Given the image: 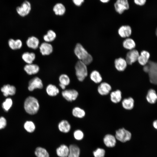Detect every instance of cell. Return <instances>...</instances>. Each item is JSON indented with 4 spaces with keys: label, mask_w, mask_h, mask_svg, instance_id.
Instances as JSON below:
<instances>
[{
    "label": "cell",
    "mask_w": 157,
    "mask_h": 157,
    "mask_svg": "<svg viewBox=\"0 0 157 157\" xmlns=\"http://www.w3.org/2000/svg\"><path fill=\"white\" fill-rule=\"evenodd\" d=\"M135 101L131 97L124 99L122 102L123 108L126 110L132 109L134 106Z\"/></svg>",
    "instance_id": "ffe728a7"
},
{
    "label": "cell",
    "mask_w": 157,
    "mask_h": 157,
    "mask_svg": "<svg viewBox=\"0 0 157 157\" xmlns=\"http://www.w3.org/2000/svg\"><path fill=\"white\" fill-rule=\"evenodd\" d=\"M118 33L119 36L122 38L129 37L132 33L131 28L129 25L122 26L118 29Z\"/></svg>",
    "instance_id": "4fadbf2b"
},
{
    "label": "cell",
    "mask_w": 157,
    "mask_h": 157,
    "mask_svg": "<svg viewBox=\"0 0 157 157\" xmlns=\"http://www.w3.org/2000/svg\"><path fill=\"white\" fill-rule=\"evenodd\" d=\"M58 128L61 132L66 133L69 132L70 130L71 125L67 120L63 119L59 122Z\"/></svg>",
    "instance_id": "9a60e30c"
},
{
    "label": "cell",
    "mask_w": 157,
    "mask_h": 157,
    "mask_svg": "<svg viewBox=\"0 0 157 157\" xmlns=\"http://www.w3.org/2000/svg\"><path fill=\"white\" fill-rule=\"evenodd\" d=\"M148 65V74L150 83L154 84L157 83V63L154 61H149L147 63Z\"/></svg>",
    "instance_id": "277c9868"
},
{
    "label": "cell",
    "mask_w": 157,
    "mask_h": 157,
    "mask_svg": "<svg viewBox=\"0 0 157 157\" xmlns=\"http://www.w3.org/2000/svg\"><path fill=\"white\" fill-rule=\"evenodd\" d=\"M93 153L94 157H104L105 151L104 149L99 148L94 151Z\"/></svg>",
    "instance_id": "74e56055"
},
{
    "label": "cell",
    "mask_w": 157,
    "mask_h": 157,
    "mask_svg": "<svg viewBox=\"0 0 157 157\" xmlns=\"http://www.w3.org/2000/svg\"><path fill=\"white\" fill-rule=\"evenodd\" d=\"M1 91L4 96L7 97L9 95H14L16 92V88L15 86L8 84L3 86L1 89Z\"/></svg>",
    "instance_id": "603a6c76"
},
{
    "label": "cell",
    "mask_w": 157,
    "mask_h": 157,
    "mask_svg": "<svg viewBox=\"0 0 157 157\" xmlns=\"http://www.w3.org/2000/svg\"><path fill=\"white\" fill-rule=\"evenodd\" d=\"M147 101L149 104H155L157 100V94L156 91L154 89H149L147 93L146 97Z\"/></svg>",
    "instance_id": "44dd1931"
},
{
    "label": "cell",
    "mask_w": 157,
    "mask_h": 157,
    "mask_svg": "<svg viewBox=\"0 0 157 157\" xmlns=\"http://www.w3.org/2000/svg\"><path fill=\"white\" fill-rule=\"evenodd\" d=\"M131 134L129 131L124 128H120L116 131L115 138L122 142H125L130 140Z\"/></svg>",
    "instance_id": "5b68a950"
},
{
    "label": "cell",
    "mask_w": 157,
    "mask_h": 157,
    "mask_svg": "<svg viewBox=\"0 0 157 157\" xmlns=\"http://www.w3.org/2000/svg\"><path fill=\"white\" fill-rule=\"evenodd\" d=\"M116 11L119 14H122L125 10L129 8L128 0H117L114 4Z\"/></svg>",
    "instance_id": "9c48e42d"
},
{
    "label": "cell",
    "mask_w": 157,
    "mask_h": 157,
    "mask_svg": "<svg viewBox=\"0 0 157 157\" xmlns=\"http://www.w3.org/2000/svg\"><path fill=\"white\" fill-rule=\"evenodd\" d=\"M8 44L10 47L13 50L19 49L22 45V42L20 39L15 40L13 39H10L8 40Z\"/></svg>",
    "instance_id": "f546056e"
},
{
    "label": "cell",
    "mask_w": 157,
    "mask_h": 157,
    "mask_svg": "<svg viewBox=\"0 0 157 157\" xmlns=\"http://www.w3.org/2000/svg\"><path fill=\"white\" fill-rule=\"evenodd\" d=\"M69 152L67 157H79L80 149L77 145H70L69 147Z\"/></svg>",
    "instance_id": "4316f807"
},
{
    "label": "cell",
    "mask_w": 157,
    "mask_h": 157,
    "mask_svg": "<svg viewBox=\"0 0 157 157\" xmlns=\"http://www.w3.org/2000/svg\"><path fill=\"white\" fill-rule=\"evenodd\" d=\"M39 49L40 53L43 56L50 54L53 51V47L52 45L46 42L42 43L41 44Z\"/></svg>",
    "instance_id": "7c38bea8"
},
{
    "label": "cell",
    "mask_w": 157,
    "mask_h": 157,
    "mask_svg": "<svg viewBox=\"0 0 157 157\" xmlns=\"http://www.w3.org/2000/svg\"><path fill=\"white\" fill-rule=\"evenodd\" d=\"M24 69L27 74L31 75L37 74L39 71L40 68L38 65L31 63L26 65Z\"/></svg>",
    "instance_id": "d6986e66"
},
{
    "label": "cell",
    "mask_w": 157,
    "mask_h": 157,
    "mask_svg": "<svg viewBox=\"0 0 157 157\" xmlns=\"http://www.w3.org/2000/svg\"><path fill=\"white\" fill-rule=\"evenodd\" d=\"M35 154L37 157H49V154L47 150L40 147H38L36 149Z\"/></svg>",
    "instance_id": "d6a6232c"
},
{
    "label": "cell",
    "mask_w": 157,
    "mask_h": 157,
    "mask_svg": "<svg viewBox=\"0 0 157 157\" xmlns=\"http://www.w3.org/2000/svg\"><path fill=\"white\" fill-rule=\"evenodd\" d=\"M31 8L30 3L27 1L23 2L20 6L17 7L16 10L17 13L21 16L24 17L28 15Z\"/></svg>",
    "instance_id": "52a82bcc"
},
{
    "label": "cell",
    "mask_w": 157,
    "mask_h": 157,
    "mask_svg": "<svg viewBox=\"0 0 157 157\" xmlns=\"http://www.w3.org/2000/svg\"><path fill=\"white\" fill-rule=\"evenodd\" d=\"M59 85L60 88L63 90L66 89V86L63 84L59 83Z\"/></svg>",
    "instance_id": "7bdbcfd3"
},
{
    "label": "cell",
    "mask_w": 157,
    "mask_h": 157,
    "mask_svg": "<svg viewBox=\"0 0 157 157\" xmlns=\"http://www.w3.org/2000/svg\"><path fill=\"white\" fill-rule=\"evenodd\" d=\"M13 104L12 100L10 98L6 99L2 103V107L6 111H8L11 107Z\"/></svg>",
    "instance_id": "8d00e7d4"
},
{
    "label": "cell",
    "mask_w": 157,
    "mask_h": 157,
    "mask_svg": "<svg viewBox=\"0 0 157 157\" xmlns=\"http://www.w3.org/2000/svg\"><path fill=\"white\" fill-rule=\"evenodd\" d=\"M22 58L28 64L32 63L35 58V55L33 52H25L22 54Z\"/></svg>",
    "instance_id": "f1b7e54d"
},
{
    "label": "cell",
    "mask_w": 157,
    "mask_h": 157,
    "mask_svg": "<svg viewBox=\"0 0 157 157\" xmlns=\"http://www.w3.org/2000/svg\"><path fill=\"white\" fill-rule=\"evenodd\" d=\"M123 45L124 48L130 50L135 48L136 44L133 39L128 38L124 41L123 42Z\"/></svg>",
    "instance_id": "1f68e13d"
},
{
    "label": "cell",
    "mask_w": 157,
    "mask_h": 157,
    "mask_svg": "<svg viewBox=\"0 0 157 157\" xmlns=\"http://www.w3.org/2000/svg\"><path fill=\"white\" fill-rule=\"evenodd\" d=\"M25 129L29 133H32L35 129V125L33 122L31 121H26L24 125Z\"/></svg>",
    "instance_id": "d590c367"
},
{
    "label": "cell",
    "mask_w": 157,
    "mask_h": 157,
    "mask_svg": "<svg viewBox=\"0 0 157 157\" xmlns=\"http://www.w3.org/2000/svg\"><path fill=\"white\" fill-rule=\"evenodd\" d=\"M73 135L74 138L78 140H82L84 137L83 132L80 129L75 130L74 132Z\"/></svg>",
    "instance_id": "f35d334b"
},
{
    "label": "cell",
    "mask_w": 157,
    "mask_h": 157,
    "mask_svg": "<svg viewBox=\"0 0 157 157\" xmlns=\"http://www.w3.org/2000/svg\"><path fill=\"white\" fill-rule=\"evenodd\" d=\"M135 3L139 6H143L145 4L146 0H134Z\"/></svg>",
    "instance_id": "60d3db41"
},
{
    "label": "cell",
    "mask_w": 157,
    "mask_h": 157,
    "mask_svg": "<svg viewBox=\"0 0 157 157\" xmlns=\"http://www.w3.org/2000/svg\"><path fill=\"white\" fill-rule=\"evenodd\" d=\"M24 108L26 112L29 114L33 115L38 112L40 104L38 99L34 97L29 96L25 100L24 103Z\"/></svg>",
    "instance_id": "7a4b0ae2"
},
{
    "label": "cell",
    "mask_w": 157,
    "mask_h": 157,
    "mask_svg": "<svg viewBox=\"0 0 157 157\" xmlns=\"http://www.w3.org/2000/svg\"><path fill=\"white\" fill-rule=\"evenodd\" d=\"M69 152V148L67 145L62 144L56 149V153L59 157H67Z\"/></svg>",
    "instance_id": "484cf974"
},
{
    "label": "cell",
    "mask_w": 157,
    "mask_h": 157,
    "mask_svg": "<svg viewBox=\"0 0 157 157\" xmlns=\"http://www.w3.org/2000/svg\"><path fill=\"white\" fill-rule=\"evenodd\" d=\"M153 126L156 129H157V120L154 121L153 122Z\"/></svg>",
    "instance_id": "ee69618b"
},
{
    "label": "cell",
    "mask_w": 157,
    "mask_h": 157,
    "mask_svg": "<svg viewBox=\"0 0 157 157\" xmlns=\"http://www.w3.org/2000/svg\"><path fill=\"white\" fill-rule=\"evenodd\" d=\"M103 141L105 145L108 147H114L116 143L115 137L110 134H106L104 136Z\"/></svg>",
    "instance_id": "ac0fdd59"
},
{
    "label": "cell",
    "mask_w": 157,
    "mask_h": 157,
    "mask_svg": "<svg viewBox=\"0 0 157 157\" xmlns=\"http://www.w3.org/2000/svg\"><path fill=\"white\" fill-rule=\"evenodd\" d=\"M150 57V53L147 51H142L139 54L138 61L142 65L144 66L148 63Z\"/></svg>",
    "instance_id": "e0dca14e"
},
{
    "label": "cell",
    "mask_w": 157,
    "mask_h": 157,
    "mask_svg": "<svg viewBox=\"0 0 157 157\" xmlns=\"http://www.w3.org/2000/svg\"><path fill=\"white\" fill-rule=\"evenodd\" d=\"M75 68L77 79L80 82H83L88 75L87 65L79 60L76 63Z\"/></svg>",
    "instance_id": "3957f363"
},
{
    "label": "cell",
    "mask_w": 157,
    "mask_h": 157,
    "mask_svg": "<svg viewBox=\"0 0 157 157\" xmlns=\"http://www.w3.org/2000/svg\"><path fill=\"white\" fill-rule=\"evenodd\" d=\"M74 4L77 6H81L84 2V0H72Z\"/></svg>",
    "instance_id": "b9f144b4"
},
{
    "label": "cell",
    "mask_w": 157,
    "mask_h": 157,
    "mask_svg": "<svg viewBox=\"0 0 157 157\" xmlns=\"http://www.w3.org/2000/svg\"><path fill=\"white\" fill-rule=\"evenodd\" d=\"M101 2L104 3H107L110 0H100Z\"/></svg>",
    "instance_id": "f6af8a7d"
},
{
    "label": "cell",
    "mask_w": 157,
    "mask_h": 157,
    "mask_svg": "<svg viewBox=\"0 0 157 157\" xmlns=\"http://www.w3.org/2000/svg\"><path fill=\"white\" fill-rule=\"evenodd\" d=\"M100 83L97 89L99 94L102 96H106L112 90L111 85L106 82H101Z\"/></svg>",
    "instance_id": "8fae6325"
},
{
    "label": "cell",
    "mask_w": 157,
    "mask_h": 157,
    "mask_svg": "<svg viewBox=\"0 0 157 157\" xmlns=\"http://www.w3.org/2000/svg\"><path fill=\"white\" fill-rule=\"evenodd\" d=\"M116 69L119 72L124 71L126 69L127 64L125 59L122 58L116 59L114 62Z\"/></svg>",
    "instance_id": "5bb4252c"
},
{
    "label": "cell",
    "mask_w": 157,
    "mask_h": 157,
    "mask_svg": "<svg viewBox=\"0 0 157 157\" xmlns=\"http://www.w3.org/2000/svg\"><path fill=\"white\" fill-rule=\"evenodd\" d=\"M43 84L41 79L39 77H35L31 79L29 82L28 90L31 91L36 89H42Z\"/></svg>",
    "instance_id": "ba28073f"
},
{
    "label": "cell",
    "mask_w": 157,
    "mask_h": 157,
    "mask_svg": "<svg viewBox=\"0 0 157 157\" xmlns=\"http://www.w3.org/2000/svg\"><path fill=\"white\" fill-rule=\"evenodd\" d=\"M6 120L3 117H0V129H4L6 126Z\"/></svg>",
    "instance_id": "ab89813d"
},
{
    "label": "cell",
    "mask_w": 157,
    "mask_h": 157,
    "mask_svg": "<svg viewBox=\"0 0 157 157\" xmlns=\"http://www.w3.org/2000/svg\"><path fill=\"white\" fill-rule=\"evenodd\" d=\"M74 53L79 60L87 65H89L92 61V56L80 43H77L74 49Z\"/></svg>",
    "instance_id": "6da1fadb"
},
{
    "label": "cell",
    "mask_w": 157,
    "mask_h": 157,
    "mask_svg": "<svg viewBox=\"0 0 157 157\" xmlns=\"http://www.w3.org/2000/svg\"><path fill=\"white\" fill-rule=\"evenodd\" d=\"M46 91L48 96L51 97H54L59 94L60 90L55 85L49 84L47 86Z\"/></svg>",
    "instance_id": "2e32d148"
},
{
    "label": "cell",
    "mask_w": 157,
    "mask_h": 157,
    "mask_svg": "<svg viewBox=\"0 0 157 157\" xmlns=\"http://www.w3.org/2000/svg\"><path fill=\"white\" fill-rule=\"evenodd\" d=\"M59 83L63 84L66 86L69 85L70 79L69 76L66 74H61L58 78Z\"/></svg>",
    "instance_id": "e575fe53"
},
{
    "label": "cell",
    "mask_w": 157,
    "mask_h": 157,
    "mask_svg": "<svg viewBox=\"0 0 157 157\" xmlns=\"http://www.w3.org/2000/svg\"><path fill=\"white\" fill-rule=\"evenodd\" d=\"M26 44L29 48L35 49L39 46V41L36 37L32 36L28 38L26 41Z\"/></svg>",
    "instance_id": "cb8c5ba5"
},
{
    "label": "cell",
    "mask_w": 157,
    "mask_h": 157,
    "mask_svg": "<svg viewBox=\"0 0 157 157\" xmlns=\"http://www.w3.org/2000/svg\"><path fill=\"white\" fill-rule=\"evenodd\" d=\"M56 37V34L52 30H49L43 36L44 40L46 42H49L53 41Z\"/></svg>",
    "instance_id": "836d02e7"
},
{
    "label": "cell",
    "mask_w": 157,
    "mask_h": 157,
    "mask_svg": "<svg viewBox=\"0 0 157 157\" xmlns=\"http://www.w3.org/2000/svg\"><path fill=\"white\" fill-rule=\"evenodd\" d=\"M139 53L136 49H133L130 50L127 53L126 60L127 64L131 65L138 60Z\"/></svg>",
    "instance_id": "30bf717a"
},
{
    "label": "cell",
    "mask_w": 157,
    "mask_h": 157,
    "mask_svg": "<svg viewBox=\"0 0 157 157\" xmlns=\"http://www.w3.org/2000/svg\"><path fill=\"white\" fill-rule=\"evenodd\" d=\"M61 95L67 101L72 102L76 100L79 95L78 92L74 89H66L62 91Z\"/></svg>",
    "instance_id": "8992f818"
},
{
    "label": "cell",
    "mask_w": 157,
    "mask_h": 157,
    "mask_svg": "<svg viewBox=\"0 0 157 157\" xmlns=\"http://www.w3.org/2000/svg\"><path fill=\"white\" fill-rule=\"evenodd\" d=\"M72 113L74 117L79 119L83 118L86 115L85 111L83 109L78 106L73 108Z\"/></svg>",
    "instance_id": "d4e9b609"
},
{
    "label": "cell",
    "mask_w": 157,
    "mask_h": 157,
    "mask_svg": "<svg viewBox=\"0 0 157 157\" xmlns=\"http://www.w3.org/2000/svg\"><path fill=\"white\" fill-rule=\"evenodd\" d=\"M53 10L56 15H62L65 13L66 9L64 6L61 3H57L54 6Z\"/></svg>",
    "instance_id": "4dcf8cb0"
},
{
    "label": "cell",
    "mask_w": 157,
    "mask_h": 157,
    "mask_svg": "<svg viewBox=\"0 0 157 157\" xmlns=\"http://www.w3.org/2000/svg\"><path fill=\"white\" fill-rule=\"evenodd\" d=\"M91 80L96 84L100 83L102 80V78L99 72L97 70H93L90 74Z\"/></svg>",
    "instance_id": "83f0119b"
},
{
    "label": "cell",
    "mask_w": 157,
    "mask_h": 157,
    "mask_svg": "<svg viewBox=\"0 0 157 157\" xmlns=\"http://www.w3.org/2000/svg\"><path fill=\"white\" fill-rule=\"evenodd\" d=\"M110 99L114 104H117L122 99V92L119 90H117L111 92L110 94Z\"/></svg>",
    "instance_id": "7402d4cb"
}]
</instances>
